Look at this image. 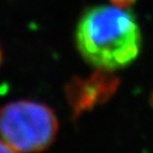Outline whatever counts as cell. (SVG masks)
Segmentation results:
<instances>
[{
    "mask_svg": "<svg viewBox=\"0 0 153 153\" xmlns=\"http://www.w3.org/2000/svg\"><path fill=\"white\" fill-rule=\"evenodd\" d=\"M76 45L83 59L101 71L131 65L142 48V33L126 7L102 5L83 14L76 28Z\"/></svg>",
    "mask_w": 153,
    "mask_h": 153,
    "instance_id": "cell-1",
    "label": "cell"
},
{
    "mask_svg": "<svg viewBox=\"0 0 153 153\" xmlns=\"http://www.w3.org/2000/svg\"><path fill=\"white\" fill-rule=\"evenodd\" d=\"M58 118L48 105L19 100L0 108V140L19 153H40L55 142Z\"/></svg>",
    "mask_w": 153,
    "mask_h": 153,
    "instance_id": "cell-2",
    "label": "cell"
},
{
    "mask_svg": "<svg viewBox=\"0 0 153 153\" xmlns=\"http://www.w3.org/2000/svg\"><path fill=\"white\" fill-rule=\"evenodd\" d=\"M0 153H19V152H17L16 150H14L8 144H6L4 141L0 140Z\"/></svg>",
    "mask_w": 153,
    "mask_h": 153,
    "instance_id": "cell-3",
    "label": "cell"
},
{
    "mask_svg": "<svg viewBox=\"0 0 153 153\" xmlns=\"http://www.w3.org/2000/svg\"><path fill=\"white\" fill-rule=\"evenodd\" d=\"M0 62H1V51H0Z\"/></svg>",
    "mask_w": 153,
    "mask_h": 153,
    "instance_id": "cell-4",
    "label": "cell"
}]
</instances>
